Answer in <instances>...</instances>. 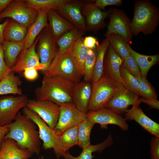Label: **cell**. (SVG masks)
<instances>
[{"label":"cell","instance_id":"7a4b0ae2","mask_svg":"<svg viewBox=\"0 0 159 159\" xmlns=\"http://www.w3.org/2000/svg\"><path fill=\"white\" fill-rule=\"evenodd\" d=\"M74 83L63 76L44 74L41 85L35 90L36 99L50 101L59 106L73 103L72 91Z\"/></svg>","mask_w":159,"mask_h":159},{"label":"cell","instance_id":"d6986e66","mask_svg":"<svg viewBox=\"0 0 159 159\" xmlns=\"http://www.w3.org/2000/svg\"><path fill=\"white\" fill-rule=\"evenodd\" d=\"M92 89L90 82L83 80L74 85L72 91L73 103L82 112L87 113L88 111Z\"/></svg>","mask_w":159,"mask_h":159},{"label":"cell","instance_id":"9c48e42d","mask_svg":"<svg viewBox=\"0 0 159 159\" xmlns=\"http://www.w3.org/2000/svg\"><path fill=\"white\" fill-rule=\"evenodd\" d=\"M28 99L26 95L0 97V126L9 125L14 120L21 109L26 106Z\"/></svg>","mask_w":159,"mask_h":159},{"label":"cell","instance_id":"836d02e7","mask_svg":"<svg viewBox=\"0 0 159 159\" xmlns=\"http://www.w3.org/2000/svg\"><path fill=\"white\" fill-rule=\"evenodd\" d=\"M84 33L75 27L65 33L56 41L58 50L63 51L69 49L78 38L82 37Z\"/></svg>","mask_w":159,"mask_h":159},{"label":"cell","instance_id":"8d00e7d4","mask_svg":"<svg viewBox=\"0 0 159 159\" xmlns=\"http://www.w3.org/2000/svg\"><path fill=\"white\" fill-rule=\"evenodd\" d=\"M97 53V48L88 49L84 64V80L91 81Z\"/></svg>","mask_w":159,"mask_h":159},{"label":"cell","instance_id":"b9f144b4","mask_svg":"<svg viewBox=\"0 0 159 159\" xmlns=\"http://www.w3.org/2000/svg\"><path fill=\"white\" fill-rule=\"evenodd\" d=\"M94 5L101 10L105 11V8L109 6H119L122 5L121 0H96L94 1Z\"/></svg>","mask_w":159,"mask_h":159},{"label":"cell","instance_id":"7bdbcfd3","mask_svg":"<svg viewBox=\"0 0 159 159\" xmlns=\"http://www.w3.org/2000/svg\"><path fill=\"white\" fill-rule=\"evenodd\" d=\"M105 56L110 59L117 62L120 65L123 64V59L110 45L107 49Z\"/></svg>","mask_w":159,"mask_h":159},{"label":"cell","instance_id":"c3c4849f","mask_svg":"<svg viewBox=\"0 0 159 159\" xmlns=\"http://www.w3.org/2000/svg\"><path fill=\"white\" fill-rule=\"evenodd\" d=\"M9 20V19H7L3 23L0 24V43L2 45L5 41L3 36L4 30Z\"/></svg>","mask_w":159,"mask_h":159},{"label":"cell","instance_id":"ac0fdd59","mask_svg":"<svg viewBox=\"0 0 159 159\" xmlns=\"http://www.w3.org/2000/svg\"><path fill=\"white\" fill-rule=\"evenodd\" d=\"M140 104L132 106L125 112L127 120H134L144 130L153 136L159 138V124L148 117L139 107Z\"/></svg>","mask_w":159,"mask_h":159},{"label":"cell","instance_id":"4dcf8cb0","mask_svg":"<svg viewBox=\"0 0 159 159\" xmlns=\"http://www.w3.org/2000/svg\"><path fill=\"white\" fill-rule=\"evenodd\" d=\"M78 125L69 128L59 136L60 150L62 155L78 144Z\"/></svg>","mask_w":159,"mask_h":159},{"label":"cell","instance_id":"5bb4252c","mask_svg":"<svg viewBox=\"0 0 159 159\" xmlns=\"http://www.w3.org/2000/svg\"><path fill=\"white\" fill-rule=\"evenodd\" d=\"M86 117L95 124H100L102 129H107L108 125H114L124 131L128 129V125L124 118L105 107L96 111H89L86 113Z\"/></svg>","mask_w":159,"mask_h":159},{"label":"cell","instance_id":"4316f807","mask_svg":"<svg viewBox=\"0 0 159 159\" xmlns=\"http://www.w3.org/2000/svg\"><path fill=\"white\" fill-rule=\"evenodd\" d=\"M88 49L83 44V38L80 37L74 42L70 50L71 56L82 77L84 75V64Z\"/></svg>","mask_w":159,"mask_h":159},{"label":"cell","instance_id":"1f68e13d","mask_svg":"<svg viewBox=\"0 0 159 159\" xmlns=\"http://www.w3.org/2000/svg\"><path fill=\"white\" fill-rule=\"evenodd\" d=\"M120 66L117 62L105 56L103 64V71L105 75L112 80L116 85L124 87L120 72Z\"/></svg>","mask_w":159,"mask_h":159},{"label":"cell","instance_id":"f6af8a7d","mask_svg":"<svg viewBox=\"0 0 159 159\" xmlns=\"http://www.w3.org/2000/svg\"><path fill=\"white\" fill-rule=\"evenodd\" d=\"M38 70L37 68L34 67L26 68L23 72V75L24 78L28 80H35L39 76Z\"/></svg>","mask_w":159,"mask_h":159},{"label":"cell","instance_id":"277c9868","mask_svg":"<svg viewBox=\"0 0 159 159\" xmlns=\"http://www.w3.org/2000/svg\"><path fill=\"white\" fill-rule=\"evenodd\" d=\"M72 47L63 51L58 50L44 74L47 75L63 76L74 83L80 82L82 77L79 74L70 54Z\"/></svg>","mask_w":159,"mask_h":159},{"label":"cell","instance_id":"d4e9b609","mask_svg":"<svg viewBox=\"0 0 159 159\" xmlns=\"http://www.w3.org/2000/svg\"><path fill=\"white\" fill-rule=\"evenodd\" d=\"M28 28L11 19L6 26L3 36L5 40L19 42H23L26 35Z\"/></svg>","mask_w":159,"mask_h":159},{"label":"cell","instance_id":"74e56055","mask_svg":"<svg viewBox=\"0 0 159 159\" xmlns=\"http://www.w3.org/2000/svg\"><path fill=\"white\" fill-rule=\"evenodd\" d=\"M137 79L138 82L139 88L142 98L158 100L155 91L146 78L141 76L137 78Z\"/></svg>","mask_w":159,"mask_h":159},{"label":"cell","instance_id":"8992f818","mask_svg":"<svg viewBox=\"0 0 159 159\" xmlns=\"http://www.w3.org/2000/svg\"><path fill=\"white\" fill-rule=\"evenodd\" d=\"M116 84L105 75L92 83L88 110L95 111L105 107L113 95Z\"/></svg>","mask_w":159,"mask_h":159},{"label":"cell","instance_id":"e575fe53","mask_svg":"<svg viewBox=\"0 0 159 159\" xmlns=\"http://www.w3.org/2000/svg\"><path fill=\"white\" fill-rule=\"evenodd\" d=\"M120 72L125 87L133 94L142 97L137 79L127 70L122 64L120 67Z\"/></svg>","mask_w":159,"mask_h":159},{"label":"cell","instance_id":"d6a6232c","mask_svg":"<svg viewBox=\"0 0 159 159\" xmlns=\"http://www.w3.org/2000/svg\"><path fill=\"white\" fill-rule=\"evenodd\" d=\"M95 124L86 117L78 125V145L82 149L90 145V133Z\"/></svg>","mask_w":159,"mask_h":159},{"label":"cell","instance_id":"484cf974","mask_svg":"<svg viewBox=\"0 0 159 159\" xmlns=\"http://www.w3.org/2000/svg\"><path fill=\"white\" fill-rule=\"evenodd\" d=\"M126 47L130 54L138 64L142 76L146 78L150 69L158 62L159 59V55L157 54L147 55L140 54L133 50L127 43Z\"/></svg>","mask_w":159,"mask_h":159},{"label":"cell","instance_id":"7402d4cb","mask_svg":"<svg viewBox=\"0 0 159 159\" xmlns=\"http://www.w3.org/2000/svg\"><path fill=\"white\" fill-rule=\"evenodd\" d=\"M32 155L27 150L20 148L12 139H4L2 141L0 159H29Z\"/></svg>","mask_w":159,"mask_h":159},{"label":"cell","instance_id":"d590c367","mask_svg":"<svg viewBox=\"0 0 159 159\" xmlns=\"http://www.w3.org/2000/svg\"><path fill=\"white\" fill-rule=\"evenodd\" d=\"M106 38L110 45L122 59L130 54L126 47L127 43L120 36L112 34Z\"/></svg>","mask_w":159,"mask_h":159},{"label":"cell","instance_id":"e0dca14e","mask_svg":"<svg viewBox=\"0 0 159 159\" xmlns=\"http://www.w3.org/2000/svg\"><path fill=\"white\" fill-rule=\"evenodd\" d=\"M39 39V35L31 47L21 52L11 69L12 72L15 73H21L26 68L34 67L41 71L42 67L36 48Z\"/></svg>","mask_w":159,"mask_h":159},{"label":"cell","instance_id":"f35d334b","mask_svg":"<svg viewBox=\"0 0 159 159\" xmlns=\"http://www.w3.org/2000/svg\"><path fill=\"white\" fill-rule=\"evenodd\" d=\"M123 60L122 64L131 74L136 78L142 76L138 64L130 54Z\"/></svg>","mask_w":159,"mask_h":159},{"label":"cell","instance_id":"44dd1931","mask_svg":"<svg viewBox=\"0 0 159 159\" xmlns=\"http://www.w3.org/2000/svg\"><path fill=\"white\" fill-rule=\"evenodd\" d=\"M48 21L49 27L56 41L63 34L75 28L55 10L51 9L48 11Z\"/></svg>","mask_w":159,"mask_h":159},{"label":"cell","instance_id":"603a6c76","mask_svg":"<svg viewBox=\"0 0 159 159\" xmlns=\"http://www.w3.org/2000/svg\"><path fill=\"white\" fill-rule=\"evenodd\" d=\"M113 140L111 135L103 142L95 145H90L82 149V151L79 155L74 157L68 152L62 155L64 159H92L93 153H100L107 148L113 145Z\"/></svg>","mask_w":159,"mask_h":159},{"label":"cell","instance_id":"ee69618b","mask_svg":"<svg viewBox=\"0 0 159 159\" xmlns=\"http://www.w3.org/2000/svg\"><path fill=\"white\" fill-rule=\"evenodd\" d=\"M83 43L88 49H96L100 44L97 38L92 36H87L83 38Z\"/></svg>","mask_w":159,"mask_h":159},{"label":"cell","instance_id":"f1b7e54d","mask_svg":"<svg viewBox=\"0 0 159 159\" xmlns=\"http://www.w3.org/2000/svg\"><path fill=\"white\" fill-rule=\"evenodd\" d=\"M110 45L108 39L105 38L97 48V57L91 80L92 83L97 81L103 75L104 58L107 49Z\"/></svg>","mask_w":159,"mask_h":159},{"label":"cell","instance_id":"6da1fadb","mask_svg":"<svg viewBox=\"0 0 159 159\" xmlns=\"http://www.w3.org/2000/svg\"><path fill=\"white\" fill-rule=\"evenodd\" d=\"M35 123L20 112L14 121L8 125L9 130L4 139L13 140L21 149L38 155L40 151L41 142Z\"/></svg>","mask_w":159,"mask_h":159},{"label":"cell","instance_id":"f907efd6","mask_svg":"<svg viewBox=\"0 0 159 159\" xmlns=\"http://www.w3.org/2000/svg\"><path fill=\"white\" fill-rule=\"evenodd\" d=\"M42 159H43V157H42Z\"/></svg>","mask_w":159,"mask_h":159},{"label":"cell","instance_id":"681fc988","mask_svg":"<svg viewBox=\"0 0 159 159\" xmlns=\"http://www.w3.org/2000/svg\"><path fill=\"white\" fill-rule=\"evenodd\" d=\"M12 1V0H0V13L6 8Z\"/></svg>","mask_w":159,"mask_h":159},{"label":"cell","instance_id":"5b68a950","mask_svg":"<svg viewBox=\"0 0 159 159\" xmlns=\"http://www.w3.org/2000/svg\"><path fill=\"white\" fill-rule=\"evenodd\" d=\"M22 112L37 126L39 138L43 142V148L45 150L52 148L57 158L59 159L62 156L59 136L54 129L50 127L37 114L26 106L23 108Z\"/></svg>","mask_w":159,"mask_h":159},{"label":"cell","instance_id":"bcb514c9","mask_svg":"<svg viewBox=\"0 0 159 159\" xmlns=\"http://www.w3.org/2000/svg\"><path fill=\"white\" fill-rule=\"evenodd\" d=\"M140 103L143 102L147 104L150 108L159 109V102L158 100L146 99L143 98H140Z\"/></svg>","mask_w":159,"mask_h":159},{"label":"cell","instance_id":"30bf717a","mask_svg":"<svg viewBox=\"0 0 159 159\" xmlns=\"http://www.w3.org/2000/svg\"><path fill=\"white\" fill-rule=\"evenodd\" d=\"M105 34L106 38L112 34L118 35L129 45L132 43L130 26L131 21L125 13L121 10L112 9Z\"/></svg>","mask_w":159,"mask_h":159},{"label":"cell","instance_id":"f546056e","mask_svg":"<svg viewBox=\"0 0 159 159\" xmlns=\"http://www.w3.org/2000/svg\"><path fill=\"white\" fill-rule=\"evenodd\" d=\"M70 0H26L27 6L38 11L43 10L48 11L53 9L58 11L63 4Z\"/></svg>","mask_w":159,"mask_h":159},{"label":"cell","instance_id":"8fae6325","mask_svg":"<svg viewBox=\"0 0 159 159\" xmlns=\"http://www.w3.org/2000/svg\"><path fill=\"white\" fill-rule=\"evenodd\" d=\"M60 107L58 121L54 129L58 136L67 130L78 125L86 118V113L79 110L73 103L63 104Z\"/></svg>","mask_w":159,"mask_h":159},{"label":"cell","instance_id":"7dc6e473","mask_svg":"<svg viewBox=\"0 0 159 159\" xmlns=\"http://www.w3.org/2000/svg\"><path fill=\"white\" fill-rule=\"evenodd\" d=\"M9 129L8 125L0 126V148L4 138L8 132Z\"/></svg>","mask_w":159,"mask_h":159},{"label":"cell","instance_id":"52a82bcc","mask_svg":"<svg viewBox=\"0 0 159 159\" xmlns=\"http://www.w3.org/2000/svg\"><path fill=\"white\" fill-rule=\"evenodd\" d=\"M57 45L56 40L48 25L39 35V39L36 45V52L42 67L41 71L43 74L47 72L57 52Z\"/></svg>","mask_w":159,"mask_h":159},{"label":"cell","instance_id":"9a60e30c","mask_svg":"<svg viewBox=\"0 0 159 159\" xmlns=\"http://www.w3.org/2000/svg\"><path fill=\"white\" fill-rule=\"evenodd\" d=\"M112 9L103 11L93 3H85L81 12L86 21L87 30L97 32L105 25V20L109 17Z\"/></svg>","mask_w":159,"mask_h":159},{"label":"cell","instance_id":"3957f363","mask_svg":"<svg viewBox=\"0 0 159 159\" xmlns=\"http://www.w3.org/2000/svg\"><path fill=\"white\" fill-rule=\"evenodd\" d=\"M159 21V10L157 6L149 1H135L131 23L132 35L136 36L140 33L145 35L152 34L157 28Z\"/></svg>","mask_w":159,"mask_h":159},{"label":"cell","instance_id":"ba28073f","mask_svg":"<svg viewBox=\"0 0 159 159\" xmlns=\"http://www.w3.org/2000/svg\"><path fill=\"white\" fill-rule=\"evenodd\" d=\"M38 12L28 7L25 0H13L0 13V21L5 18H10L28 28L36 19Z\"/></svg>","mask_w":159,"mask_h":159},{"label":"cell","instance_id":"ab89813d","mask_svg":"<svg viewBox=\"0 0 159 159\" xmlns=\"http://www.w3.org/2000/svg\"><path fill=\"white\" fill-rule=\"evenodd\" d=\"M11 71V69L6 65L5 62L4 50L0 43V82L7 74Z\"/></svg>","mask_w":159,"mask_h":159},{"label":"cell","instance_id":"4fadbf2b","mask_svg":"<svg viewBox=\"0 0 159 159\" xmlns=\"http://www.w3.org/2000/svg\"><path fill=\"white\" fill-rule=\"evenodd\" d=\"M139 96L124 86L117 85L115 91L105 107L120 115L125 114L130 106L140 104Z\"/></svg>","mask_w":159,"mask_h":159},{"label":"cell","instance_id":"60d3db41","mask_svg":"<svg viewBox=\"0 0 159 159\" xmlns=\"http://www.w3.org/2000/svg\"><path fill=\"white\" fill-rule=\"evenodd\" d=\"M150 146V159H159V138L152 137Z\"/></svg>","mask_w":159,"mask_h":159},{"label":"cell","instance_id":"83f0119b","mask_svg":"<svg viewBox=\"0 0 159 159\" xmlns=\"http://www.w3.org/2000/svg\"><path fill=\"white\" fill-rule=\"evenodd\" d=\"M2 46L6 64L11 69L23 50V42H16L5 40Z\"/></svg>","mask_w":159,"mask_h":159},{"label":"cell","instance_id":"2e32d148","mask_svg":"<svg viewBox=\"0 0 159 159\" xmlns=\"http://www.w3.org/2000/svg\"><path fill=\"white\" fill-rule=\"evenodd\" d=\"M84 4L82 1L70 0L58 11L61 16L78 29L84 32L87 30L85 20L81 12Z\"/></svg>","mask_w":159,"mask_h":159},{"label":"cell","instance_id":"7c38bea8","mask_svg":"<svg viewBox=\"0 0 159 159\" xmlns=\"http://www.w3.org/2000/svg\"><path fill=\"white\" fill-rule=\"evenodd\" d=\"M26 107L35 112L51 128L54 129L57 123L60 106L50 101L29 100Z\"/></svg>","mask_w":159,"mask_h":159},{"label":"cell","instance_id":"ffe728a7","mask_svg":"<svg viewBox=\"0 0 159 159\" xmlns=\"http://www.w3.org/2000/svg\"><path fill=\"white\" fill-rule=\"evenodd\" d=\"M48 12L40 10L38 11L34 21L28 28L26 37L23 41V50L31 47L42 30L48 25Z\"/></svg>","mask_w":159,"mask_h":159},{"label":"cell","instance_id":"cb8c5ba5","mask_svg":"<svg viewBox=\"0 0 159 159\" xmlns=\"http://www.w3.org/2000/svg\"><path fill=\"white\" fill-rule=\"evenodd\" d=\"M22 84L20 78L12 71L6 75L0 82V95L12 94L21 95L22 91L19 88Z\"/></svg>","mask_w":159,"mask_h":159}]
</instances>
